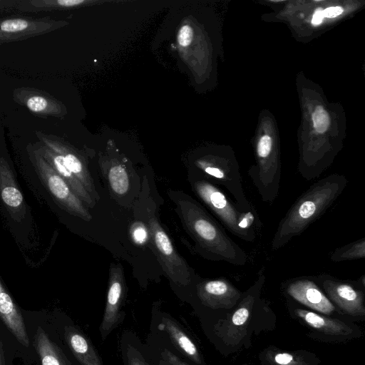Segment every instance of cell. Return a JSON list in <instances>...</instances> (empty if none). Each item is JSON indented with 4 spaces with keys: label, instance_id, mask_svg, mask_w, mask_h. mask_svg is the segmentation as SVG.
<instances>
[{
    "label": "cell",
    "instance_id": "obj_23",
    "mask_svg": "<svg viewBox=\"0 0 365 365\" xmlns=\"http://www.w3.org/2000/svg\"><path fill=\"white\" fill-rule=\"evenodd\" d=\"M1 195L4 203L11 207H19L23 201L21 192L13 186L5 187Z\"/></svg>",
    "mask_w": 365,
    "mask_h": 365
},
{
    "label": "cell",
    "instance_id": "obj_20",
    "mask_svg": "<svg viewBox=\"0 0 365 365\" xmlns=\"http://www.w3.org/2000/svg\"><path fill=\"white\" fill-rule=\"evenodd\" d=\"M365 257V237L338 247L330 254V259L334 262L359 259Z\"/></svg>",
    "mask_w": 365,
    "mask_h": 365
},
{
    "label": "cell",
    "instance_id": "obj_21",
    "mask_svg": "<svg viewBox=\"0 0 365 365\" xmlns=\"http://www.w3.org/2000/svg\"><path fill=\"white\" fill-rule=\"evenodd\" d=\"M26 107L36 113L48 114L52 113V104L50 101L42 96L34 95L28 98L25 103Z\"/></svg>",
    "mask_w": 365,
    "mask_h": 365
},
{
    "label": "cell",
    "instance_id": "obj_11",
    "mask_svg": "<svg viewBox=\"0 0 365 365\" xmlns=\"http://www.w3.org/2000/svg\"><path fill=\"white\" fill-rule=\"evenodd\" d=\"M125 278L120 264H110L106 304L101 332L106 336L120 319V309L125 293Z\"/></svg>",
    "mask_w": 365,
    "mask_h": 365
},
{
    "label": "cell",
    "instance_id": "obj_30",
    "mask_svg": "<svg viewBox=\"0 0 365 365\" xmlns=\"http://www.w3.org/2000/svg\"><path fill=\"white\" fill-rule=\"evenodd\" d=\"M17 0H0V11L15 8Z\"/></svg>",
    "mask_w": 365,
    "mask_h": 365
},
{
    "label": "cell",
    "instance_id": "obj_31",
    "mask_svg": "<svg viewBox=\"0 0 365 365\" xmlns=\"http://www.w3.org/2000/svg\"><path fill=\"white\" fill-rule=\"evenodd\" d=\"M323 9H318L316 10L314 14L313 15L312 23L313 25H319L322 23L324 19Z\"/></svg>",
    "mask_w": 365,
    "mask_h": 365
},
{
    "label": "cell",
    "instance_id": "obj_13",
    "mask_svg": "<svg viewBox=\"0 0 365 365\" xmlns=\"http://www.w3.org/2000/svg\"><path fill=\"white\" fill-rule=\"evenodd\" d=\"M0 317L16 339L28 347L30 341L24 318L17 306L0 282Z\"/></svg>",
    "mask_w": 365,
    "mask_h": 365
},
{
    "label": "cell",
    "instance_id": "obj_7",
    "mask_svg": "<svg viewBox=\"0 0 365 365\" xmlns=\"http://www.w3.org/2000/svg\"><path fill=\"white\" fill-rule=\"evenodd\" d=\"M287 302L291 314L319 333V336L344 340L360 336V329L351 322L302 308L289 299Z\"/></svg>",
    "mask_w": 365,
    "mask_h": 365
},
{
    "label": "cell",
    "instance_id": "obj_15",
    "mask_svg": "<svg viewBox=\"0 0 365 365\" xmlns=\"http://www.w3.org/2000/svg\"><path fill=\"white\" fill-rule=\"evenodd\" d=\"M65 338L71 351L81 365H101V361L88 340L71 327L65 329Z\"/></svg>",
    "mask_w": 365,
    "mask_h": 365
},
{
    "label": "cell",
    "instance_id": "obj_29",
    "mask_svg": "<svg viewBox=\"0 0 365 365\" xmlns=\"http://www.w3.org/2000/svg\"><path fill=\"white\" fill-rule=\"evenodd\" d=\"M343 12V9L340 6L329 7L323 10L324 16L327 18H334L340 15Z\"/></svg>",
    "mask_w": 365,
    "mask_h": 365
},
{
    "label": "cell",
    "instance_id": "obj_24",
    "mask_svg": "<svg viewBox=\"0 0 365 365\" xmlns=\"http://www.w3.org/2000/svg\"><path fill=\"white\" fill-rule=\"evenodd\" d=\"M130 234L133 242L138 245L145 244L150 236L148 227L141 222H135L131 225Z\"/></svg>",
    "mask_w": 365,
    "mask_h": 365
},
{
    "label": "cell",
    "instance_id": "obj_14",
    "mask_svg": "<svg viewBox=\"0 0 365 365\" xmlns=\"http://www.w3.org/2000/svg\"><path fill=\"white\" fill-rule=\"evenodd\" d=\"M41 138L47 146L51 148V150L63 156L68 169L81 182L91 197L97 202L99 199V196L96 192L93 180L83 161L76 154L71 152H67L66 150H63L60 147L50 143L44 137Z\"/></svg>",
    "mask_w": 365,
    "mask_h": 365
},
{
    "label": "cell",
    "instance_id": "obj_16",
    "mask_svg": "<svg viewBox=\"0 0 365 365\" xmlns=\"http://www.w3.org/2000/svg\"><path fill=\"white\" fill-rule=\"evenodd\" d=\"M34 345L41 365H70L59 347L49 339L41 327L36 329Z\"/></svg>",
    "mask_w": 365,
    "mask_h": 365
},
{
    "label": "cell",
    "instance_id": "obj_25",
    "mask_svg": "<svg viewBox=\"0 0 365 365\" xmlns=\"http://www.w3.org/2000/svg\"><path fill=\"white\" fill-rule=\"evenodd\" d=\"M272 150V140L269 135H263L259 139L257 152L259 157H264L270 153Z\"/></svg>",
    "mask_w": 365,
    "mask_h": 365
},
{
    "label": "cell",
    "instance_id": "obj_8",
    "mask_svg": "<svg viewBox=\"0 0 365 365\" xmlns=\"http://www.w3.org/2000/svg\"><path fill=\"white\" fill-rule=\"evenodd\" d=\"M35 164L48 189L63 207L71 214L89 221L92 217L81 199L37 150L34 152Z\"/></svg>",
    "mask_w": 365,
    "mask_h": 365
},
{
    "label": "cell",
    "instance_id": "obj_26",
    "mask_svg": "<svg viewBox=\"0 0 365 365\" xmlns=\"http://www.w3.org/2000/svg\"><path fill=\"white\" fill-rule=\"evenodd\" d=\"M192 39V29L188 25L182 26L178 33V41L180 46H188Z\"/></svg>",
    "mask_w": 365,
    "mask_h": 365
},
{
    "label": "cell",
    "instance_id": "obj_32",
    "mask_svg": "<svg viewBox=\"0 0 365 365\" xmlns=\"http://www.w3.org/2000/svg\"><path fill=\"white\" fill-rule=\"evenodd\" d=\"M0 365H5L1 339H0Z\"/></svg>",
    "mask_w": 365,
    "mask_h": 365
},
{
    "label": "cell",
    "instance_id": "obj_2",
    "mask_svg": "<svg viewBox=\"0 0 365 365\" xmlns=\"http://www.w3.org/2000/svg\"><path fill=\"white\" fill-rule=\"evenodd\" d=\"M176 205L185 228L205 257L235 266L246 264L248 260L246 252L199 203L190 197H180Z\"/></svg>",
    "mask_w": 365,
    "mask_h": 365
},
{
    "label": "cell",
    "instance_id": "obj_12",
    "mask_svg": "<svg viewBox=\"0 0 365 365\" xmlns=\"http://www.w3.org/2000/svg\"><path fill=\"white\" fill-rule=\"evenodd\" d=\"M38 153L46 159V161L66 181L73 192L84 204L91 208L93 207L96 202L68 169L62 155L43 146L40 147Z\"/></svg>",
    "mask_w": 365,
    "mask_h": 365
},
{
    "label": "cell",
    "instance_id": "obj_17",
    "mask_svg": "<svg viewBox=\"0 0 365 365\" xmlns=\"http://www.w3.org/2000/svg\"><path fill=\"white\" fill-rule=\"evenodd\" d=\"M163 326L168 333L174 345L195 363L202 364L198 349L191 339L170 319L163 320Z\"/></svg>",
    "mask_w": 365,
    "mask_h": 365
},
{
    "label": "cell",
    "instance_id": "obj_10",
    "mask_svg": "<svg viewBox=\"0 0 365 365\" xmlns=\"http://www.w3.org/2000/svg\"><path fill=\"white\" fill-rule=\"evenodd\" d=\"M58 22L48 19L14 17L0 19V44L23 41L47 34L57 27Z\"/></svg>",
    "mask_w": 365,
    "mask_h": 365
},
{
    "label": "cell",
    "instance_id": "obj_19",
    "mask_svg": "<svg viewBox=\"0 0 365 365\" xmlns=\"http://www.w3.org/2000/svg\"><path fill=\"white\" fill-rule=\"evenodd\" d=\"M106 178L115 195H124L130 189L128 172L121 164L112 165L106 173Z\"/></svg>",
    "mask_w": 365,
    "mask_h": 365
},
{
    "label": "cell",
    "instance_id": "obj_3",
    "mask_svg": "<svg viewBox=\"0 0 365 365\" xmlns=\"http://www.w3.org/2000/svg\"><path fill=\"white\" fill-rule=\"evenodd\" d=\"M195 193L217 216L222 225L233 235L253 242L262 222L255 209L242 210L215 184L207 178L197 179L193 183Z\"/></svg>",
    "mask_w": 365,
    "mask_h": 365
},
{
    "label": "cell",
    "instance_id": "obj_6",
    "mask_svg": "<svg viewBox=\"0 0 365 365\" xmlns=\"http://www.w3.org/2000/svg\"><path fill=\"white\" fill-rule=\"evenodd\" d=\"M282 289L294 302L302 304L321 314L331 317L342 314L329 299L313 276H301L284 281Z\"/></svg>",
    "mask_w": 365,
    "mask_h": 365
},
{
    "label": "cell",
    "instance_id": "obj_4",
    "mask_svg": "<svg viewBox=\"0 0 365 365\" xmlns=\"http://www.w3.org/2000/svg\"><path fill=\"white\" fill-rule=\"evenodd\" d=\"M313 277L342 314L356 318L365 316L364 275L358 281L340 279L328 274Z\"/></svg>",
    "mask_w": 365,
    "mask_h": 365
},
{
    "label": "cell",
    "instance_id": "obj_18",
    "mask_svg": "<svg viewBox=\"0 0 365 365\" xmlns=\"http://www.w3.org/2000/svg\"><path fill=\"white\" fill-rule=\"evenodd\" d=\"M264 359L266 365H316L319 362L314 354L304 351L267 350Z\"/></svg>",
    "mask_w": 365,
    "mask_h": 365
},
{
    "label": "cell",
    "instance_id": "obj_28",
    "mask_svg": "<svg viewBox=\"0 0 365 365\" xmlns=\"http://www.w3.org/2000/svg\"><path fill=\"white\" fill-rule=\"evenodd\" d=\"M128 364L129 365H148L143 356L135 349L128 355Z\"/></svg>",
    "mask_w": 365,
    "mask_h": 365
},
{
    "label": "cell",
    "instance_id": "obj_9",
    "mask_svg": "<svg viewBox=\"0 0 365 365\" xmlns=\"http://www.w3.org/2000/svg\"><path fill=\"white\" fill-rule=\"evenodd\" d=\"M197 295L205 307L214 309L232 310L242 292L226 278L203 279L197 284Z\"/></svg>",
    "mask_w": 365,
    "mask_h": 365
},
{
    "label": "cell",
    "instance_id": "obj_22",
    "mask_svg": "<svg viewBox=\"0 0 365 365\" xmlns=\"http://www.w3.org/2000/svg\"><path fill=\"white\" fill-rule=\"evenodd\" d=\"M314 128L318 133H324L329 126L330 119L327 112L318 106L312 114Z\"/></svg>",
    "mask_w": 365,
    "mask_h": 365
},
{
    "label": "cell",
    "instance_id": "obj_1",
    "mask_svg": "<svg viewBox=\"0 0 365 365\" xmlns=\"http://www.w3.org/2000/svg\"><path fill=\"white\" fill-rule=\"evenodd\" d=\"M347 183L345 176L332 174L312 184L279 222L271 242L272 250L282 248L321 217L343 192Z\"/></svg>",
    "mask_w": 365,
    "mask_h": 365
},
{
    "label": "cell",
    "instance_id": "obj_5",
    "mask_svg": "<svg viewBox=\"0 0 365 365\" xmlns=\"http://www.w3.org/2000/svg\"><path fill=\"white\" fill-rule=\"evenodd\" d=\"M148 229L157 256L168 277L179 285H189L192 280L190 268L176 251L169 236L150 210H148Z\"/></svg>",
    "mask_w": 365,
    "mask_h": 365
},
{
    "label": "cell",
    "instance_id": "obj_27",
    "mask_svg": "<svg viewBox=\"0 0 365 365\" xmlns=\"http://www.w3.org/2000/svg\"><path fill=\"white\" fill-rule=\"evenodd\" d=\"M163 365H188L168 350H165L163 354Z\"/></svg>",
    "mask_w": 365,
    "mask_h": 365
}]
</instances>
